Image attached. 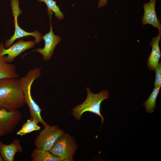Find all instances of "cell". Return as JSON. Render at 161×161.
I'll return each instance as SVG.
<instances>
[{
    "instance_id": "cell-1",
    "label": "cell",
    "mask_w": 161,
    "mask_h": 161,
    "mask_svg": "<svg viewBox=\"0 0 161 161\" xmlns=\"http://www.w3.org/2000/svg\"><path fill=\"white\" fill-rule=\"evenodd\" d=\"M26 104L19 78L0 81V109L15 111Z\"/></svg>"
},
{
    "instance_id": "cell-2",
    "label": "cell",
    "mask_w": 161,
    "mask_h": 161,
    "mask_svg": "<svg viewBox=\"0 0 161 161\" xmlns=\"http://www.w3.org/2000/svg\"><path fill=\"white\" fill-rule=\"evenodd\" d=\"M41 67H37L30 69L24 76L19 78L26 104L29 108L31 118L38 123L40 122L44 126L47 124L42 118V111L33 99L31 94V86L33 82L41 76Z\"/></svg>"
},
{
    "instance_id": "cell-3",
    "label": "cell",
    "mask_w": 161,
    "mask_h": 161,
    "mask_svg": "<svg viewBox=\"0 0 161 161\" xmlns=\"http://www.w3.org/2000/svg\"><path fill=\"white\" fill-rule=\"evenodd\" d=\"M86 89L87 93L86 99L81 104L73 108L71 110V114L77 120L79 121L84 112H88L93 113L100 117L102 125L105 119L101 113V104L103 100L109 98V92L105 89L95 94L91 92L88 87H87Z\"/></svg>"
},
{
    "instance_id": "cell-4",
    "label": "cell",
    "mask_w": 161,
    "mask_h": 161,
    "mask_svg": "<svg viewBox=\"0 0 161 161\" xmlns=\"http://www.w3.org/2000/svg\"><path fill=\"white\" fill-rule=\"evenodd\" d=\"M78 146L74 138L64 133L59 137L49 151L61 161H73Z\"/></svg>"
},
{
    "instance_id": "cell-5",
    "label": "cell",
    "mask_w": 161,
    "mask_h": 161,
    "mask_svg": "<svg viewBox=\"0 0 161 161\" xmlns=\"http://www.w3.org/2000/svg\"><path fill=\"white\" fill-rule=\"evenodd\" d=\"M19 0H11V6L12 13L14 18V24L15 31L13 35L11 36L9 39H7L4 43V47L7 49L11 46L14 41L21 38L32 36L35 38L34 42L35 43H38L42 39V34L36 30L32 32L26 31L19 27L18 22V18L19 15L22 12L20 9L19 5Z\"/></svg>"
},
{
    "instance_id": "cell-6",
    "label": "cell",
    "mask_w": 161,
    "mask_h": 161,
    "mask_svg": "<svg viewBox=\"0 0 161 161\" xmlns=\"http://www.w3.org/2000/svg\"><path fill=\"white\" fill-rule=\"evenodd\" d=\"M39 132L35 140V146L38 148L49 151L58 139L64 133V131L57 126L48 124Z\"/></svg>"
},
{
    "instance_id": "cell-7",
    "label": "cell",
    "mask_w": 161,
    "mask_h": 161,
    "mask_svg": "<svg viewBox=\"0 0 161 161\" xmlns=\"http://www.w3.org/2000/svg\"><path fill=\"white\" fill-rule=\"evenodd\" d=\"M21 118L20 112L0 109V137L13 133Z\"/></svg>"
},
{
    "instance_id": "cell-8",
    "label": "cell",
    "mask_w": 161,
    "mask_h": 161,
    "mask_svg": "<svg viewBox=\"0 0 161 161\" xmlns=\"http://www.w3.org/2000/svg\"><path fill=\"white\" fill-rule=\"evenodd\" d=\"M49 16L50 21V30L48 33H46L42 36L44 42V46L43 48H38L32 52H36L41 54L43 56V60L47 61L52 57L55 48L61 41V39L58 35L53 33L51 24V16L52 12L47 13Z\"/></svg>"
},
{
    "instance_id": "cell-9",
    "label": "cell",
    "mask_w": 161,
    "mask_h": 161,
    "mask_svg": "<svg viewBox=\"0 0 161 161\" xmlns=\"http://www.w3.org/2000/svg\"><path fill=\"white\" fill-rule=\"evenodd\" d=\"M34 41H25L19 39L16 43L5 49L2 43L0 45V56H4L5 61L8 63L13 62L16 57L26 50L31 48L35 45Z\"/></svg>"
},
{
    "instance_id": "cell-10",
    "label": "cell",
    "mask_w": 161,
    "mask_h": 161,
    "mask_svg": "<svg viewBox=\"0 0 161 161\" xmlns=\"http://www.w3.org/2000/svg\"><path fill=\"white\" fill-rule=\"evenodd\" d=\"M157 35L153 38L149 44L152 47L151 54L147 60V66L149 71H154L161 58V53L159 43L161 38V28L158 29Z\"/></svg>"
},
{
    "instance_id": "cell-11",
    "label": "cell",
    "mask_w": 161,
    "mask_h": 161,
    "mask_svg": "<svg viewBox=\"0 0 161 161\" xmlns=\"http://www.w3.org/2000/svg\"><path fill=\"white\" fill-rule=\"evenodd\" d=\"M156 1V0H150L143 4L144 13L142 18L141 23L143 26L146 24H150L159 29L161 28V25L155 11Z\"/></svg>"
},
{
    "instance_id": "cell-12",
    "label": "cell",
    "mask_w": 161,
    "mask_h": 161,
    "mask_svg": "<svg viewBox=\"0 0 161 161\" xmlns=\"http://www.w3.org/2000/svg\"><path fill=\"white\" fill-rule=\"evenodd\" d=\"M22 151V147L18 139H15L10 144H4L0 141V153L4 161H13L16 154Z\"/></svg>"
},
{
    "instance_id": "cell-13",
    "label": "cell",
    "mask_w": 161,
    "mask_h": 161,
    "mask_svg": "<svg viewBox=\"0 0 161 161\" xmlns=\"http://www.w3.org/2000/svg\"><path fill=\"white\" fill-rule=\"evenodd\" d=\"M15 65L6 62L0 56V81L9 78H19Z\"/></svg>"
},
{
    "instance_id": "cell-14",
    "label": "cell",
    "mask_w": 161,
    "mask_h": 161,
    "mask_svg": "<svg viewBox=\"0 0 161 161\" xmlns=\"http://www.w3.org/2000/svg\"><path fill=\"white\" fill-rule=\"evenodd\" d=\"M32 161H61V160L49 151L43 150L37 148L31 154Z\"/></svg>"
},
{
    "instance_id": "cell-15",
    "label": "cell",
    "mask_w": 161,
    "mask_h": 161,
    "mask_svg": "<svg viewBox=\"0 0 161 161\" xmlns=\"http://www.w3.org/2000/svg\"><path fill=\"white\" fill-rule=\"evenodd\" d=\"M160 88L159 87H155L148 98L143 103L147 112L151 114L155 110L156 106V99Z\"/></svg>"
},
{
    "instance_id": "cell-16",
    "label": "cell",
    "mask_w": 161,
    "mask_h": 161,
    "mask_svg": "<svg viewBox=\"0 0 161 161\" xmlns=\"http://www.w3.org/2000/svg\"><path fill=\"white\" fill-rule=\"evenodd\" d=\"M38 123L30 118L27 120L21 129L16 133V134L23 136L32 132L39 130L41 128L37 125Z\"/></svg>"
},
{
    "instance_id": "cell-17",
    "label": "cell",
    "mask_w": 161,
    "mask_h": 161,
    "mask_svg": "<svg viewBox=\"0 0 161 161\" xmlns=\"http://www.w3.org/2000/svg\"><path fill=\"white\" fill-rule=\"evenodd\" d=\"M38 2H44L47 7V12H52L55 13V16L58 19L61 20L64 15L56 4V2L53 0H38Z\"/></svg>"
},
{
    "instance_id": "cell-18",
    "label": "cell",
    "mask_w": 161,
    "mask_h": 161,
    "mask_svg": "<svg viewBox=\"0 0 161 161\" xmlns=\"http://www.w3.org/2000/svg\"><path fill=\"white\" fill-rule=\"evenodd\" d=\"M155 71L156 76L154 82L155 87H161V64L159 62L156 68Z\"/></svg>"
},
{
    "instance_id": "cell-19",
    "label": "cell",
    "mask_w": 161,
    "mask_h": 161,
    "mask_svg": "<svg viewBox=\"0 0 161 161\" xmlns=\"http://www.w3.org/2000/svg\"><path fill=\"white\" fill-rule=\"evenodd\" d=\"M108 2L107 0H99L98 3V7L101 8L106 5Z\"/></svg>"
},
{
    "instance_id": "cell-20",
    "label": "cell",
    "mask_w": 161,
    "mask_h": 161,
    "mask_svg": "<svg viewBox=\"0 0 161 161\" xmlns=\"http://www.w3.org/2000/svg\"><path fill=\"white\" fill-rule=\"evenodd\" d=\"M0 161H4V160L1 157V155H0Z\"/></svg>"
}]
</instances>
